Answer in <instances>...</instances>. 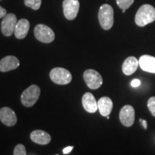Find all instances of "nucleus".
Returning <instances> with one entry per match:
<instances>
[{"instance_id":"f257e3e1","label":"nucleus","mask_w":155,"mask_h":155,"mask_svg":"<svg viewBox=\"0 0 155 155\" xmlns=\"http://www.w3.org/2000/svg\"><path fill=\"white\" fill-rule=\"evenodd\" d=\"M155 20V9L150 5H142L135 16V22L139 27H144Z\"/></svg>"},{"instance_id":"f03ea898","label":"nucleus","mask_w":155,"mask_h":155,"mask_svg":"<svg viewBox=\"0 0 155 155\" xmlns=\"http://www.w3.org/2000/svg\"><path fill=\"white\" fill-rule=\"evenodd\" d=\"M98 17L101 27L105 30H110L114 25V9L111 6L107 4L101 6Z\"/></svg>"},{"instance_id":"7ed1b4c3","label":"nucleus","mask_w":155,"mask_h":155,"mask_svg":"<svg viewBox=\"0 0 155 155\" xmlns=\"http://www.w3.org/2000/svg\"><path fill=\"white\" fill-rule=\"evenodd\" d=\"M40 95V88L37 85H32L25 89L21 95V102L25 107H32L38 101Z\"/></svg>"},{"instance_id":"20e7f679","label":"nucleus","mask_w":155,"mask_h":155,"mask_svg":"<svg viewBox=\"0 0 155 155\" xmlns=\"http://www.w3.org/2000/svg\"><path fill=\"white\" fill-rule=\"evenodd\" d=\"M50 78L53 83L58 85H67L72 81V75L63 68H55L50 73Z\"/></svg>"},{"instance_id":"39448f33","label":"nucleus","mask_w":155,"mask_h":155,"mask_svg":"<svg viewBox=\"0 0 155 155\" xmlns=\"http://www.w3.org/2000/svg\"><path fill=\"white\" fill-rule=\"evenodd\" d=\"M34 34L36 39L43 43H50L55 40V32L45 25L40 24L35 28Z\"/></svg>"},{"instance_id":"423d86ee","label":"nucleus","mask_w":155,"mask_h":155,"mask_svg":"<svg viewBox=\"0 0 155 155\" xmlns=\"http://www.w3.org/2000/svg\"><path fill=\"white\" fill-rule=\"evenodd\" d=\"M83 79L87 86L92 90H96L103 84L102 76L98 72L93 69L86 70L83 73Z\"/></svg>"},{"instance_id":"0eeeda50","label":"nucleus","mask_w":155,"mask_h":155,"mask_svg":"<svg viewBox=\"0 0 155 155\" xmlns=\"http://www.w3.org/2000/svg\"><path fill=\"white\" fill-rule=\"evenodd\" d=\"M17 22L16 15L12 13L7 14L5 17H3V20L1 25V30L4 35L6 37L12 35V34L15 32Z\"/></svg>"},{"instance_id":"6e6552de","label":"nucleus","mask_w":155,"mask_h":155,"mask_svg":"<svg viewBox=\"0 0 155 155\" xmlns=\"http://www.w3.org/2000/svg\"><path fill=\"white\" fill-rule=\"evenodd\" d=\"M80 7L78 0H64L63 8L64 16L68 20H73L77 17Z\"/></svg>"},{"instance_id":"1a4fd4ad","label":"nucleus","mask_w":155,"mask_h":155,"mask_svg":"<svg viewBox=\"0 0 155 155\" xmlns=\"http://www.w3.org/2000/svg\"><path fill=\"white\" fill-rule=\"evenodd\" d=\"M119 119L124 126L127 127H131L135 119V111L132 106L130 105L124 106L120 111Z\"/></svg>"},{"instance_id":"9d476101","label":"nucleus","mask_w":155,"mask_h":155,"mask_svg":"<svg viewBox=\"0 0 155 155\" xmlns=\"http://www.w3.org/2000/svg\"><path fill=\"white\" fill-rule=\"evenodd\" d=\"M0 120L7 127H13L17 121L16 114L9 107H3L0 109Z\"/></svg>"},{"instance_id":"9b49d317","label":"nucleus","mask_w":155,"mask_h":155,"mask_svg":"<svg viewBox=\"0 0 155 155\" xmlns=\"http://www.w3.org/2000/svg\"><path fill=\"white\" fill-rule=\"evenodd\" d=\"M19 66V61L15 56H6L0 61V71L5 73L17 69Z\"/></svg>"},{"instance_id":"f8f14e48","label":"nucleus","mask_w":155,"mask_h":155,"mask_svg":"<svg viewBox=\"0 0 155 155\" xmlns=\"http://www.w3.org/2000/svg\"><path fill=\"white\" fill-rule=\"evenodd\" d=\"M82 104L84 109L88 113L94 114L98 110V103L91 93H86L83 96Z\"/></svg>"},{"instance_id":"ddd939ff","label":"nucleus","mask_w":155,"mask_h":155,"mask_svg":"<svg viewBox=\"0 0 155 155\" xmlns=\"http://www.w3.org/2000/svg\"><path fill=\"white\" fill-rule=\"evenodd\" d=\"M30 139L33 142L40 145L48 144L51 141V137L46 131L35 130L30 134Z\"/></svg>"},{"instance_id":"4468645a","label":"nucleus","mask_w":155,"mask_h":155,"mask_svg":"<svg viewBox=\"0 0 155 155\" xmlns=\"http://www.w3.org/2000/svg\"><path fill=\"white\" fill-rule=\"evenodd\" d=\"M139 64L143 71L155 73V57L149 55L141 56L139 60Z\"/></svg>"},{"instance_id":"2eb2a0df","label":"nucleus","mask_w":155,"mask_h":155,"mask_svg":"<svg viewBox=\"0 0 155 155\" xmlns=\"http://www.w3.org/2000/svg\"><path fill=\"white\" fill-rule=\"evenodd\" d=\"M30 22L26 19H21L17 21L15 30V35L17 39H24L30 30Z\"/></svg>"},{"instance_id":"dca6fc26","label":"nucleus","mask_w":155,"mask_h":155,"mask_svg":"<svg viewBox=\"0 0 155 155\" xmlns=\"http://www.w3.org/2000/svg\"><path fill=\"white\" fill-rule=\"evenodd\" d=\"M98 110L101 115L103 116H108L111 114L113 108V102L108 97H102L98 101Z\"/></svg>"},{"instance_id":"f3484780","label":"nucleus","mask_w":155,"mask_h":155,"mask_svg":"<svg viewBox=\"0 0 155 155\" xmlns=\"http://www.w3.org/2000/svg\"><path fill=\"white\" fill-rule=\"evenodd\" d=\"M139 65L138 60L135 57L131 56V57L127 58L124 62L122 65V71L125 75H130L137 71Z\"/></svg>"},{"instance_id":"a211bd4d","label":"nucleus","mask_w":155,"mask_h":155,"mask_svg":"<svg viewBox=\"0 0 155 155\" xmlns=\"http://www.w3.org/2000/svg\"><path fill=\"white\" fill-rule=\"evenodd\" d=\"M25 5L34 10H38L41 6L42 0H24Z\"/></svg>"},{"instance_id":"6ab92c4d","label":"nucleus","mask_w":155,"mask_h":155,"mask_svg":"<svg viewBox=\"0 0 155 155\" xmlns=\"http://www.w3.org/2000/svg\"><path fill=\"white\" fill-rule=\"evenodd\" d=\"M116 4L120 9H127L133 5L134 0H116Z\"/></svg>"},{"instance_id":"aec40b11","label":"nucleus","mask_w":155,"mask_h":155,"mask_svg":"<svg viewBox=\"0 0 155 155\" xmlns=\"http://www.w3.org/2000/svg\"><path fill=\"white\" fill-rule=\"evenodd\" d=\"M14 155H27V152L25 147L23 144H17L15 147Z\"/></svg>"},{"instance_id":"412c9836","label":"nucleus","mask_w":155,"mask_h":155,"mask_svg":"<svg viewBox=\"0 0 155 155\" xmlns=\"http://www.w3.org/2000/svg\"><path fill=\"white\" fill-rule=\"evenodd\" d=\"M148 106L149 109L153 116H155V97H151L148 100Z\"/></svg>"},{"instance_id":"4be33fe9","label":"nucleus","mask_w":155,"mask_h":155,"mask_svg":"<svg viewBox=\"0 0 155 155\" xmlns=\"http://www.w3.org/2000/svg\"><path fill=\"white\" fill-rule=\"evenodd\" d=\"M140 84H141V82L139 79H134L131 83V86L134 87V88H137V87L140 86Z\"/></svg>"},{"instance_id":"5701e85b","label":"nucleus","mask_w":155,"mask_h":155,"mask_svg":"<svg viewBox=\"0 0 155 155\" xmlns=\"http://www.w3.org/2000/svg\"><path fill=\"white\" fill-rule=\"evenodd\" d=\"M7 15V10L0 6V18L5 17Z\"/></svg>"},{"instance_id":"b1692460","label":"nucleus","mask_w":155,"mask_h":155,"mask_svg":"<svg viewBox=\"0 0 155 155\" xmlns=\"http://www.w3.org/2000/svg\"><path fill=\"white\" fill-rule=\"evenodd\" d=\"M73 149V147H65V149H63V154H68V153H70L72 151V150Z\"/></svg>"},{"instance_id":"393cba45","label":"nucleus","mask_w":155,"mask_h":155,"mask_svg":"<svg viewBox=\"0 0 155 155\" xmlns=\"http://www.w3.org/2000/svg\"><path fill=\"white\" fill-rule=\"evenodd\" d=\"M141 122H142V125L144 126V129H147V124L146 120H143V121H141Z\"/></svg>"},{"instance_id":"a878e982","label":"nucleus","mask_w":155,"mask_h":155,"mask_svg":"<svg viewBox=\"0 0 155 155\" xmlns=\"http://www.w3.org/2000/svg\"><path fill=\"white\" fill-rule=\"evenodd\" d=\"M106 118H107V119H110L109 116H106Z\"/></svg>"},{"instance_id":"bb28decb","label":"nucleus","mask_w":155,"mask_h":155,"mask_svg":"<svg viewBox=\"0 0 155 155\" xmlns=\"http://www.w3.org/2000/svg\"><path fill=\"white\" fill-rule=\"evenodd\" d=\"M0 1H1V0H0Z\"/></svg>"}]
</instances>
